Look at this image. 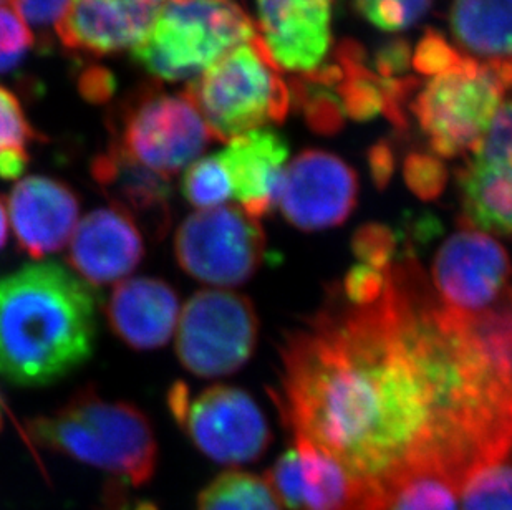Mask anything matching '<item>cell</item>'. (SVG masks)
Returning <instances> with one entry per match:
<instances>
[{"label": "cell", "instance_id": "cell-36", "mask_svg": "<svg viewBox=\"0 0 512 510\" xmlns=\"http://www.w3.org/2000/svg\"><path fill=\"white\" fill-rule=\"evenodd\" d=\"M70 0H10V7L24 19L30 30L57 29L58 22L67 12Z\"/></svg>", "mask_w": 512, "mask_h": 510}, {"label": "cell", "instance_id": "cell-11", "mask_svg": "<svg viewBox=\"0 0 512 510\" xmlns=\"http://www.w3.org/2000/svg\"><path fill=\"white\" fill-rule=\"evenodd\" d=\"M512 264L509 254L488 232L464 226L436 252L431 284L446 307L478 315L508 299Z\"/></svg>", "mask_w": 512, "mask_h": 510}, {"label": "cell", "instance_id": "cell-28", "mask_svg": "<svg viewBox=\"0 0 512 510\" xmlns=\"http://www.w3.org/2000/svg\"><path fill=\"white\" fill-rule=\"evenodd\" d=\"M458 489L443 477L415 476L393 491L387 510H459Z\"/></svg>", "mask_w": 512, "mask_h": 510}, {"label": "cell", "instance_id": "cell-9", "mask_svg": "<svg viewBox=\"0 0 512 510\" xmlns=\"http://www.w3.org/2000/svg\"><path fill=\"white\" fill-rule=\"evenodd\" d=\"M257 333L251 300L226 289L199 290L179 313L176 355L201 378L232 375L252 357Z\"/></svg>", "mask_w": 512, "mask_h": 510}, {"label": "cell", "instance_id": "cell-18", "mask_svg": "<svg viewBox=\"0 0 512 510\" xmlns=\"http://www.w3.org/2000/svg\"><path fill=\"white\" fill-rule=\"evenodd\" d=\"M143 257L145 242L140 227L116 209L87 214L68 242V264L87 284L123 282Z\"/></svg>", "mask_w": 512, "mask_h": 510}, {"label": "cell", "instance_id": "cell-12", "mask_svg": "<svg viewBox=\"0 0 512 510\" xmlns=\"http://www.w3.org/2000/svg\"><path fill=\"white\" fill-rule=\"evenodd\" d=\"M463 224L512 236V83L488 131L458 171Z\"/></svg>", "mask_w": 512, "mask_h": 510}, {"label": "cell", "instance_id": "cell-19", "mask_svg": "<svg viewBox=\"0 0 512 510\" xmlns=\"http://www.w3.org/2000/svg\"><path fill=\"white\" fill-rule=\"evenodd\" d=\"M231 183L232 198L254 217L267 216L279 203L289 143L277 131L259 128L228 141L218 154Z\"/></svg>", "mask_w": 512, "mask_h": 510}, {"label": "cell", "instance_id": "cell-44", "mask_svg": "<svg viewBox=\"0 0 512 510\" xmlns=\"http://www.w3.org/2000/svg\"><path fill=\"white\" fill-rule=\"evenodd\" d=\"M509 302H511V305H512V290H511V292H509Z\"/></svg>", "mask_w": 512, "mask_h": 510}, {"label": "cell", "instance_id": "cell-20", "mask_svg": "<svg viewBox=\"0 0 512 510\" xmlns=\"http://www.w3.org/2000/svg\"><path fill=\"white\" fill-rule=\"evenodd\" d=\"M105 315L112 332L128 347L138 352L158 350L178 327V294L155 277L126 279L113 289Z\"/></svg>", "mask_w": 512, "mask_h": 510}, {"label": "cell", "instance_id": "cell-37", "mask_svg": "<svg viewBox=\"0 0 512 510\" xmlns=\"http://www.w3.org/2000/svg\"><path fill=\"white\" fill-rule=\"evenodd\" d=\"M411 50L406 40H392L378 49L375 72L383 78H400L410 67Z\"/></svg>", "mask_w": 512, "mask_h": 510}, {"label": "cell", "instance_id": "cell-27", "mask_svg": "<svg viewBox=\"0 0 512 510\" xmlns=\"http://www.w3.org/2000/svg\"><path fill=\"white\" fill-rule=\"evenodd\" d=\"M181 191L189 204L201 209L224 206L232 198L231 183L216 156H204L189 164L181 181Z\"/></svg>", "mask_w": 512, "mask_h": 510}, {"label": "cell", "instance_id": "cell-43", "mask_svg": "<svg viewBox=\"0 0 512 510\" xmlns=\"http://www.w3.org/2000/svg\"><path fill=\"white\" fill-rule=\"evenodd\" d=\"M0 5H9L10 7V0H0Z\"/></svg>", "mask_w": 512, "mask_h": 510}, {"label": "cell", "instance_id": "cell-38", "mask_svg": "<svg viewBox=\"0 0 512 510\" xmlns=\"http://www.w3.org/2000/svg\"><path fill=\"white\" fill-rule=\"evenodd\" d=\"M370 171H372L373 183L378 189H383L390 183L393 171H395V154L387 143H378L368 153Z\"/></svg>", "mask_w": 512, "mask_h": 510}, {"label": "cell", "instance_id": "cell-1", "mask_svg": "<svg viewBox=\"0 0 512 510\" xmlns=\"http://www.w3.org/2000/svg\"><path fill=\"white\" fill-rule=\"evenodd\" d=\"M281 363L271 396L294 439L388 501L423 474L459 492L512 454L511 403L413 255L393 262L377 302L330 299L285 338Z\"/></svg>", "mask_w": 512, "mask_h": 510}, {"label": "cell", "instance_id": "cell-7", "mask_svg": "<svg viewBox=\"0 0 512 510\" xmlns=\"http://www.w3.org/2000/svg\"><path fill=\"white\" fill-rule=\"evenodd\" d=\"M115 145L146 168L171 179L206 150L213 136L184 93L143 88L116 116Z\"/></svg>", "mask_w": 512, "mask_h": 510}, {"label": "cell", "instance_id": "cell-5", "mask_svg": "<svg viewBox=\"0 0 512 510\" xmlns=\"http://www.w3.org/2000/svg\"><path fill=\"white\" fill-rule=\"evenodd\" d=\"M184 95L199 111L213 140L231 141L290 110V88L261 37L224 55L189 82Z\"/></svg>", "mask_w": 512, "mask_h": 510}, {"label": "cell", "instance_id": "cell-22", "mask_svg": "<svg viewBox=\"0 0 512 510\" xmlns=\"http://www.w3.org/2000/svg\"><path fill=\"white\" fill-rule=\"evenodd\" d=\"M450 29L468 57L484 63L512 62V0H455Z\"/></svg>", "mask_w": 512, "mask_h": 510}, {"label": "cell", "instance_id": "cell-41", "mask_svg": "<svg viewBox=\"0 0 512 510\" xmlns=\"http://www.w3.org/2000/svg\"><path fill=\"white\" fill-rule=\"evenodd\" d=\"M9 237V226H7V209H5L2 199H0V251L4 249Z\"/></svg>", "mask_w": 512, "mask_h": 510}, {"label": "cell", "instance_id": "cell-39", "mask_svg": "<svg viewBox=\"0 0 512 510\" xmlns=\"http://www.w3.org/2000/svg\"><path fill=\"white\" fill-rule=\"evenodd\" d=\"M80 90L90 102H103L112 97L115 90V80L107 70L97 68V70H88L80 80Z\"/></svg>", "mask_w": 512, "mask_h": 510}, {"label": "cell", "instance_id": "cell-6", "mask_svg": "<svg viewBox=\"0 0 512 510\" xmlns=\"http://www.w3.org/2000/svg\"><path fill=\"white\" fill-rule=\"evenodd\" d=\"M508 90L501 63L464 55L455 67L433 75L411 102L431 153L456 158L471 153L488 131Z\"/></svg>", "mask_w": 512, "mask_h": 510}, {"label": "cell", "instance_id": "cell-32", "mask_svg": "<svg viewBox=\"0 0 512 510\" xmlns=\"http://www.w3.org/2000/svg\"><path fill=\"white\" fill-rule=\"evenodd\" d=\"M406 184L420 199L433 201L445 191L448 169L436 154L411 153L403 168Z\"/></svg>", "mask_w": 512, "mask_h": 510}, {"label": "cell", "instance_id": "cell-42", "mask_svg": "<svg viewBox=\"0 0 512 510\" xmlns=\"http://www.w3.org/2000/svg\"><path fill=\"white\" fill-rule=\"evenodd\" d=\"M4 411H9L7 405H5L4 396L0 393V431L4 428Z\"/></svg>", "mask_w": 512, "mask_h": 510}, {"label": "cell", "instance_id": "cell-35", "mask_svg": "<svg viewBox=\"0 0 512 510\" xmlns=\"http://www.w3.org/2000/svg\"><path fill=\"white\" fill-rule=\"evenodd\" d=\"M388 269H373L367 264H358L350 269L343 279V299L353 305L377 302L387 287Z\"/></svg>", "mask_w": 512, "mask_h": 510}, {"label": "cell", "instance_id": "cell-3", "mask_svg": "<svg viewBox=\"0 0 512 510\" xmlns=\"http://www.w3.org/2000/svg\"><path fill=\"white\" fill-rule=\"evenodd\" d=\"M25 438L35 446L105 471L126 486L151 481L158 443L150 419L125 401L98 395L92 386L73 393L62 406L27 421Z\"/></svg>", "mask_w": 512, "mask_h": 510}, {"label": "cell", "instance_id": "cell-14", "mask_svg": "<svg viewBox=\"0 0 512 510\" xmlns=\"http://www.w3.org/2000/svg\"><path fill=\"white\" fill-rule=\"evenodd\" d=\"M168 0H70L55 34L68 50L108 55L140 44Z\"/></svg>", "mask_w": 512, "mask_h": 510}, {"label": "cell", "instance_id": "cell-29", "mask_svg": "<svg viewBox=\"0 0 512 510\" xmlns=\"http://www.w3.org/2000/svg\"><path fill=\"white\" fill-rule=\"evenodd\" d=\"M360 17L385 32H401L418 24L431 7V0H353Z\"/></svg>", "mask_w": 512, "mask_h": 510}, {"label": "cell", "instance_id": "cell-40", "mask_svg": "<svg viewBox=\"0 0 512 510\" xmlns=\"http://www.w3.org/2000/svg\"><path fill=\"white\" fill-rule=\"evenodd\" d=\"M128 489L131 487L123 482L113 481L112 484H108L103 492V510H158L151 502L131 501Z\"/></svg>", "mask_w": 512, "mask_h": 510}, {"label": "cell", "instance_id": "cell-8", "mask_svg": "<svg viewBox=\"0 0 512 510\" xmlns=\"http://www.w3.org/2000/svg\"><path fill=\"white\" fill-rule=\"evenodd\" d=\"M168 408L191 443L224 466L256 461L271 443L266 416L239 388L211 386L191 396L188 385L178 381L168 391Z\"/></svg>", "mask_w": 512, "mask_h": 510}, {"label": "cell", "instance_id": "cell-23", "mask_svg": "<svg viewBox=\"0 0 512 510\" xmlns=\"http://www.w3.org/2000/svg\"><path fill=\"white\" fill-rule=\"evenodd\" d=\"M339 67L337 95L345 116L357 121L373 120L385 111L387 78L380 77L365 65V50L353 40H343L335 50Z\"/></svg>", "mask_w": 512, "mask_h": 510}, {"label": "cell", "instance_id": "cell-21", "mask_svg": "<svg viewBox=\"0 0 512 510\" xmlns=\"http://www.w3.org/2000/svg\"><path fill=\"white\" fill-rule=\"evenodd\" d=\"M299 456V501L295 510H387L388 497L353 476L337 459L304 439H295Z\"/></svg>", "mask_w": 512, "mask_h": 510}, {"label": "cell", "instance_id": "cell-10", "mask_svg": "<svg viewBox=\"0 0 512 510\" xmlns=\"http://www.w3.org/2000/svg\"><path fill=\"white\" fill-rule=\"evenodd\" d=\"M266 236L242 207L218 206L194 212L174 236L179 267L214 287L244 284L261 267Z\"/></svg>", "mask_w": 512, "mask_h": 510}, {"label": "cell", "instance_id": "cell-17", "mask_svg": "<svg viewBox=\"0 0 512 510\" xmlns=\"http://www.w3.org/2000/svg\"><path fill=\"white\" fill-rule=\"evenodd\" d=\"M93 181L113 209L130 217L151 239H163L171 224L170 179L146 168L112 143L93 158Z\"/></svg>", "mask_w": 512, "mask_h": 510}, {"label": "cell", "instance_id": "cell-13", "mask_svg": "<svg viewBox=\"0 0 512 510\" xmlns=\"http://www.w3.org/2000/svg\"><path fill=\"white\" fill-rule=\"evenodd\" d=\"M357 198V173L342 158L307 150L285 168L277 206L300 231H324L347 221Z\"/></svg>", "mask_w": 512, "mask_h": 510}, {"label": "cell", "instance_id": "cell-31", "mask_svg": "<svg viewBox=\"0 0 512 510\" xmlns=\"http://www.w3.org/2000/svg\"><path fill=\"white\" fill-rule=\"evenodd\" d=\"M353 254L373 269L387 270L395 262L397 236L390 227L383 224H365L358 227L352 239Z\"/></svg>", "mask_w": 512, "mask_h": 510}, {"label": "cell", "instance_id": "cell-26", "mask_svg": "<svg viewBox=\"0 0 512 510\" xmlns=\"http://www.w3.org/2000/svg\"><path fill=\"white\" fill-rule=\"evenodd\" d=\"M459 494L463 510H512V454L471 472Z\"/></svg>", "mask_w": 512, "mask_h": 510}, {"label": "cell", "instance_id": "cell-24", "mask_svg": "<svg viewBox=\"0 0 512 510\" xmlns=\"http://www.w3.org/2000/svg\"><path fill=\"white\" fill-rule=\"evenodd\" d=\"M463 323L512 406V305L509 297L486 312L463 315Z\"/></svg>", "mask_w": 512, "mask_h": 510}, {"label": "cell", "instance_id": "cell-30", "mask_svg": "<svg viewBox=\"0 0 512 510\" xmlns=\"http://www.w3.org/2000/svg\"><path fill=\"white\" fill-rule=\"evenodd\" d=\"M39 140L25 116L19 100L7 88L0 87V158L5 154L29 153L27 146Z\"/></svg>", "mask_w": 512, "mask_h": 510}, {"label": "cell", "instance_id": "cell-25", "mask_svg": "<svg viewBox=\"0 0 512 510\" xmlns=\"http://www.w3.org/2000/svg\"><path fill=\"white\" fill-rule=\"evenodd\" d=\"M196 510H282V506L266 479L228 471L204 487Z\"/></svg>", "mask_w": 512, "mask_h": 510}, {"label": "cell", "instance_id": "cell-16", "mask_svg": "<svg viewBox=\"0 0 512 510\" xmlns=\"http://www.w3.org/2000/svg\"><path fill=\"white\" fill-rule=\"evenodd\" d=\"M10 224L20 251L44 259L62 251L80 217V199L68 184L47 176H29L9 196Z\"/></svg>", "mask_w": 512, "mask_h": 510}, {"label": "cell", "instance_id": "cell-33", "mask_svg": "<svg viewBox=\"0 0 512 510\" xmlns=\"http://www.w3.org/2000/svg\"><path fill=\"white\" fill-rule=\"evenodd\" d=\"M35 44L29 25L9 5H0V73L17 67Z\"/></svg>", "mask_w": 512, "mask_h": 510}, {"label": "cell", "instance_id": "cell-4", "mask_svg": "<svg viewBox=\"0 0 512 510\" xmlns=\"http://www.w3.org/2000/svg\"><path fill=\"white\" fill-rule=\"evenodd\" d=\"M256 37V25L236 0H168L133 47V60L165 82L194 80Z\"/></svg>", "mask_w": 512, "mask_h": 510}, {"label": "cell", "instance_id": "cell-2", "mask_svg": "<svg viewBox=\"0 0 512 510\" xmlns=\"http://www.w3.org/2000/svg\"><path fill=\"white\" fill-rule=\"evenodd\" d=\"M97 294L57 262L0 275V378L54 385L85 365L97 345Z\"/></svg>", "mask_w": 512, "mask_h": 510}, {"label": "cell", "instance_id": "cell-15", "mask_svg": "<svg viewBox=\"0 0 512 510\" xmlns=\"http://www.w3.org/2000/svg\"><path fill=\"white\" fill-rule=\"evenodd\" d=\"M262 42L277 67L310 73L332 45L334 0H256Z\"/></svg>", "mask_w": 512, "mask_h": 510}, {"label": "cell", "instance_id": "cell-34", "mask_svg": "<svg viewBox=\"0 0 512 510\" xmlns=\"http://www.w3.org/2000/svg\"><path fill=\"white\" fill-rule=\"evenodd\" d=\"M463 57L464 53L448 44V40L440 32L428 30L416 47L413 65L416 72L425 77H433L455 67Z\"/></svg>", "mask_w": 512, "mask_h": 510}]
</instances>
